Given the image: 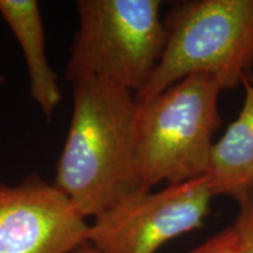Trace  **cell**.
<instances>
[{"instance_id":"1","label":"cell","mask_w":253,"mask_h":253,"mask_svg":"<svg viewBox=\"0 0 253 253\" xmlns=\"http://www.w3.org/2000/svg\"><path fill=\"white\" fill-rule=\"evenodd\" d=\"M73 84V112L52 183L84 218L142 191L135 161L138 101L101 79Z\"/></svg>"},{"instance_id":"2","label":"cell","mask_w":253,"mask_h":253,"mask_svg":"<svg viewBox=\"0 0 253 253\" xmlns=\"http://www.w3.org/2000/svg\"><path fill=\"white\" fill-rule=\"evenodd\" d=\"M220 91L216 79L198 73L150 99L137 100L135 161L142 189L207 175L220 126Z\"/></svg>"},{"instance_id":"3","label":"cell","mask_w":253,"mask_h":253,"mask_svg":"<svg viewBox=\"0 0 253 253\" xmlns=\"http://www.w3.org/2000/svg\"><path fill=\"white\" fill-rule=\"evenodd\" d=\"M167 45L153 77L136 96L148 100L189 75L209 74L223 90L251 78L253 0H189L163 19Z\"/></svg>"},{"instance_id":"4","label":"cell","mask_w":253,"mask_h":253,"mask_svg":"<svg viewBox=\"0 0 253 253\" xmlns=\"http://www.w3.org/2000/svg\"><path fill=\"white\" fill-rule=\"evenodd\" d=\"M79 28L66 78H96L131 91L144 89L167 45L158 0H79Z\"/></svg>"},{"instance_id":"5","label":"cell","mask_w":253,"mask_h":253,"mask_svg":"<svg viewBox=\"0 0 253 253\" xmlns=\"http://www.w3.org/2000/svg\"><path fill=\"white\" fill-rule=\"evenodd\" d=\"M213 197L208 175L157 192L142 190L94 218L88 242L102 253H156L203 225Z\"/></svg>"},{"instance_id":"6","label":"cell","mask_w":253,"mask_h":253,"mask_svg":"<svg viewBox=\"0 0 253 253\" xmlns=\"http://www.w3.org/2000/svg\"><path fill=\"white\" fill-rule=\"evenodd\" d=\"M89 229L67 196L40 176L0 182V253H73Z\"/></svg>"},{"instance_id":"7","label":"cell","mask_w":253,"mask_h":253,"mask_svg":"<svg viewBox=\"0 0 253 253\" xmlns=\"http://www.w3.org/2000/svg\"><path fill=\"white\" fill-rule=\"evenodd\" d=\"M239 115L211 153L208 177L213 196H227L240 204L253 196V79L244 81Z\"/></svg>"},{"instance_id":"8","label":"cell","mask_w":253,"mask_h":253,"mask_svg":"<svg viewBox=\"0 0 253 253\" xmlns=\"http://www.w3.org/2000/svg\"><path fill=\"white\" fill-rule=\"evenodd\" d=\"M0 15L17 39L26 62L30 94L47 119L61 101L59 78L49 66L40 7L36 0H0Z\"/></svg>"},{"instance_id":"9","label":"cell","mask_w":253,"mask_h":253,"mask_svg":"<svg viewBox=\"0 0 253 253\" xmlns=\"http://www.w3.org/2000/svg\"><path fill=\"white\" fill-rule=\"evenodd\" d=\"M235 226L238 236L237 253H253V196L239 204Z\"/></svg>"},{"instance_id":"10","label":"cell","mask_w":253,"mask_h":253,"mask_svg":"<svg viewBox=\"0 0 253 253\" xmlns=\"http://www.w3.org/2000/svg\"><path fill=\"white\" fill-rule=\"evenodd\" d=\"M238 236L235 226L221 230L190 253H237Z\"/></svg>"},{"instance_id":"11","label":"cell","mask_w":253,"mask_h":253,"mask_svg":"<svg viewBox=\"0 0 253 253\" xmlns=\"http://www.w3.org/2000/svg\"><path fill=\"white\" fill-rule=\"evenodd\" d=\"M73 253H102V252H100L99 250L95 248V246L91 245L89 242H86L84 244L79 246V248Z\"/></svg>"},{"instance_id":"12","label":"cell","mask_w":253,"mask_h":253,"mask_svg":"<svg viewBox=\"0 0 253 253\" xmlns=\"http://www.w3.org/2000/svg\"><path fill=\"white\" fill-rule=\"evenodd\" d=\"M2 82H5V78H4V77H2V75H1V74H0V84H2Z\"/></svg>"}]
</instances>
